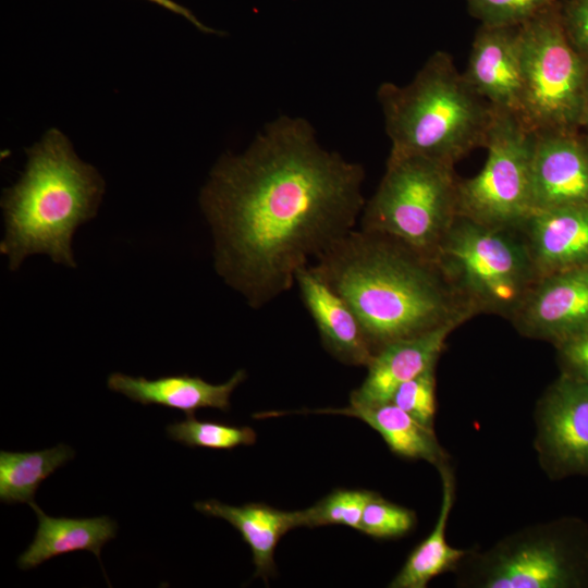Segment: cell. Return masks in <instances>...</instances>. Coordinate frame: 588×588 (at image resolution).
Listing matches in <instances>:
<instances>
[{"mask_svg": "<svg viewBox=\"0 0 588 588\" xmlns=\"http://www.w3.org/2000/svg\"><path fill=\"white\" fill-rule=\"evenodd\" d=\"M359 163L319 146L311 125L281 117L242 155H224L199 196L213 267L253 308L353 231L365 206Z\"/></svg>", "mask_w": 588, "mask_h": 588, "instance_id": "6da1fadb", "label": "cell"}, {"mask_svg": "<svg viewBox=\"0 0 588 588\" xmlns=\"http://www.w3.org/2000/svg\"><path fill=\"white\" fill-rule=\"evenodd\" d=\"M311 265L356 315L373 355L476 316L438 259L383 234L351 231Z\"/></svg>", "mask_w": 588, "mask_h": 588, "instance_id": "7a4b0ae2", "label": "cell"}, {"mask_svg": "<svg viewBox=\"0 0 588 588\" xmlns=\"http://www.w3.org/2000/svg\"><path fill=\"white\" fill-rule=\"evenodd\" d=\"M26 152L24 172L1 197L4 234L0 253L8 257L12 271L35 254L75 268L73 235L96 216L105 182L57 128L49 130Z\"/></svg>", "mask_w": 588, "mask_h": 588, "instance_id": "3957f363", "label": "cell"}, {"mask_svg": "<svg viewBox=\"0 0 588 588\" xmlns=\"http://www.w3.org/2000/svg\"><path fill=\"white\" fill-rule=\"evenodd\" d=\"M390 155L419 156L451 167L485 147L492 107L467 84L444 51L434 52L414 79L378 89Z\"/></svg>", "mask_w": 588, "mask_h": 588, "instance_id": "277c9868", "label": "cell"}, {"mask_svg": "<svg viewBox=\"0 0 588 588\" xmlns=\"http://www.w3.org/2000/svg\"><path fill=\"white\" fill-rule=\"evenodd\" d=\"M460 588H588V523L562 516L469 548L453 573Z\"/></svg>", "mask_w": 588, "mask_h": 588, "instance_id": "5b68a950", "label": "cell"}, {"mask_svg": "<svg viewBox=\"0 0 588 588\" xmlns=\"http://www.w3.org/2000/svg\"><path fill=\"white\" fill-rule=\"evenodd\" d=\"M454 167L419 157L390 155L385 172L360 215V230L390 236L437 259L458 216Z\"/></svg>", "mask_w": 588, "mask_h": 588, "instance_id": "8992f818", "label": "cell"}, {"mask_svg": "<svg viewBox=\"0 0 588 588\" xmlns=\"http://www.w3.org/2000/svg\"><path fill=\"white\" fill-rule=\"evenodd\" d=\"M437 259L476 315L510 320L539 278L519 230L491 228L462 216Z\"/></svg>", "mask_w": 588, "mask_h": 588, "instance_id": "52a82bcc", "label": "cell"}, {"mask_svg": "<svg viewBox=\"0 0 588 588\" xmlns=\"http://www.w3.org/2000/svg\"><path fill=\"white\" fill-rule=\"evenodd\" d=\"M518 117L534 132L579 131L588 63L569 42L559 3L519 26Z\"/></svg>", "mask_w": 588, "mask_h": 588, "instance_id": "ba28073f", "label": "cell"}, {"mask_svg": "<svg viewBox=\"0 0 588 588\" xmlns=\"http://www.w3.org/2000/svg\"><path fill=\"white\" fill-rule=\"evenodd\" d=\"M492 107V106H491ZM536 132L514 112L492 107L482 169L458 182V216L479 224L518 230L534 211Z\"/></svg>", "mask_w": 588, "mask_h": 588, "instance_id": "9c48e42d", "label": "cell"}, {"mask_svg": "<svg viewBox=\"0 0 588 588\" xmlns=\"http://www.w3.org/2000/svg\"><path fill=\"white\" fill-rule=\"evenodd\" d=\"M534 450L553 481L588 478V381L558 376L534 408Z\"/></svg>", "mask_w": 588, "mask_h": 588, "instance_id": "30bf717a", "label": "cell"}, {"mask_svg": "<svg viewBox=\"0 0 588 588\" xmlns=\"http://www.w3.org/2000/svg\"><path fill=\"white\" fill-rule=\"evenodd\" d=\"M515 330L553 346L588 328V265L541 275L510 319Z\"/></svg>", "mask_w": 588, "mask_h": 588, "instance_id": "8fae6325", "label": "cell"}, {"mask_svg": "<svg viewBox=\"0 0 588 588\" xmlns=\"http://www.w3.org/2000/svg\"><path fill=\"white\" fill-rule=\"evenodd\" d=\"M534 210L588 205V136L579 131L536 133Z\"/></svg>", "mask_w": 588, "mask_h": 588, "instance_id": "7c38bea8", "label": "cell"}, {"mask_svg": "<svg viewBox=\"0 0 588 588\" xmlns=\"http://www.w3.org/2000/svg\"><path fill=\"white\" fill-rule=\"evenodd\" d=\"M463 76L490 106L518 115L522 93L519 26L480 25Z\"/></svg>", "mask_w": 588, "mask_h": 588, "instance_id": "4fadbf2b", "label": "cell"}, {"mask_svg": "<svg viewBox=\"0 0 588 588\" xmlns=\"http://www.w3.org/2000/svg\"><path fill=\"white\" fill-rule=\"evenodd\" d=\"M301 298L311 316L323 347L339 362L368 366L373 351L356 315L311 265L295 275Z\"/></svg>", "mask_w": 588, "mask_h": 588, "instance_id": "5bb4252c", "label": "cell"}, {"mask_svg": "<svg viewBox=\"0 0 588 588\" xmlns=\"http://www.w3.org/2000/svg\"><path fill=\"white\" fill-rule=\"evenodd\" d=\"M518 230L539 277L588 265V205L534 210Z\"/></svg>", "mask_w": 588, "mask_h": 588, "instance_id": "9a60e30c", "label": "cell"}, {"mask_svg": "<svg viewBox=\"0 0 588 588\" xmlns=\"http://www.w3.org/2000/svg\"><path fill=\"white\" fill-rule=\"evenodd\" d=\"M458 327L456 323L445 324L380 348L367 366L366 378L352 391L350 404L389 402L400 384L438 365L449 335Z\"/></svg>", "mask_w": 588, "mask_h": 588, "instance_id": "2e32d148", "label": "cell"}, {"mask_svg": "<svg viewBox=\"0 0 588 588\" xmlns=\"http://www.w3.org/2000/svg\"><path fill=\"white\" fill-rule=\"evenodd\" d=\"M245 379L246 372L242 369L221 384H212L187 373L148 380L113 372L108 377V388L143 405H162L194 416L196 411L206 407L228 412L232 392Z\"/></svg>", "mask_w": 588, "mask_h": 588, "instance_id": "e0dca14e", "label": "cell"}, {"mask_svg": "<svg viewBox=\"0 0 588 588\" xmlns=\"http://www.w3.org/2000/svg\"><path fill=\"white\" fill-rule=\"evenodd\" d=\"M194 506L205 515L226 520L238 530L252 550L255 576L265 581L275 573L274 551L280 539L291 529L304 526L303 510L280 511L265 503L233 506L213 499L196 502Z\"/></svg>", "mask_w": 588, "mask_h": 588, "instance_id": "ac0fdd59", "label": "cell"}, {"mask_svg": "<svg viewBox=\"0 0 588 588\" xmlns=\"http://www.w3.org/2000/svg\"><path fill=\"white\" fill-rule=\"evenodd\" d=\"M314 413L341 414L360 419L376 430L390 451L406 460L425 461L437 469L452 463V456L440 443L434 428L419 422L405 411L384 402L369 405L350 404Z\"/></svg>", "mask_w": 588, "mask_h": 588, "instance_id": "d6986e66", "label": "cell"}, {"mask_svg": "<svg viewBox=\"0 0 588 588\" xmlns=\"http://www.w3.org/2000/svg\"><path fill=\"white\" fill-rule=\"evenodd\" d=\"M437 470L442 490L438 518L429 535L413 549L390 581V588H426L433 578L453 574L468 551L449 544L446 539L448 523L456 500V477L452 463Z\"/></svg>", "mask_w": 588, "mask_h": 588, "instance_id": "ffe728a7", "label": "cell"}, {"mask_svg": "<svg viewBox=\"0 0 588 588\" xmlns=\"http://www.w3.org/2000/svg\"><path fill=\"white\" fill-rule=\"evenodd\" d=\"M38 518L33 542L19 556L17 566L30 569L54 556L87 550L100 560L105 543L117 534V523L108 516L89 518L50 517L33 501L29 503Z\"/></svg>", "mask_w": 588, "mask_h": 588, "instance_id": "44dd1931", "label": "cell"}, {"mask_svg": "<svg viewBox=\"0 0 588 588\" xmlns=\"http://www.w3.org/2000/svg\"><path fill=\"white\" fill-rule=\"evenodd\" d=\"M65 444L36 452H0V500L5 504L32 503L39 485L74 457Z\"/></svg>", "mask_w": 588, "mask_h": 588, "instance_id": "7402d4cb", "label": "cell"}, {"mask_svg": "<svg viewBox=\"0 0 588 588\" xmlns=\"http://www.w3.org/2000/svg\"><path fill=\"white\" fill-rule=\"evenodd\" d=\"M170 439L191 448L231 450L241 445H253L256 432L247 426H232L215 421H200L194 416L171 424L166 428Z\"/></svg>", "mask_w": 588, "mask_h": 588, "instance_id": "603a6c76", "label": "cell"}, {"mask_svg": "<svg viewBox=\"0 0 588 588\" xmlns=\"http://www.w3.org/2000/svg\"><path fill=\"white\" fill-rule=\"evenodd\" d=\"M378 494L365 489H336L303 510L304 526L343 525L358 530L366 505Z\"/></svg>", "mask_w": 588, "mask_h": 588, "instance_id": "cb8c5ba5", "label": "cell"}, {"mask_svg": "<svg viewBox=\"0 0 588 588\" xmlns=\"http://www.w3.org/2000/svg\"><path fill=\"white\" fill-rule=\"evenodd\" d=\"M416 523L415 511L378 494L366 505L358 531L376 539H396L412 531Z\"/></svg>", "mask_w": 588, "mask_h": 588, "instance_id": "d4e9b609", "label": "cell"}, {"mask_svg": "<svg viewBox=\"0 0 588 588\" xmlns=\"http://www.w3.org/2000/svg\"><path fill=\"white\" fill-rule=\"evenodd\" d=\"M427 427L434 428L437 415V365L400 384L390 400Z\"/></svg>", "mask_w": 588, "mask_h": 588, "instance_id": "484cf974", "label": "cell"}, {"mask_svg": "<svg viewBox=\"0 0 588 588\" xmlns=\"http://www.w3.org/2000/svg\"><path fill=\"white\" fill-rule=\"evenodd\" d=\"M561 0H466L468 12L488 26H520Z\"/></svg>", "mask_w": 588, "mask_h": 588, "instance_id": "4316f807", "label": "cell"}, {"mask_svg": "<svg viewBox=\"0 0 588 588\" xmlns=\"http://www.w3.org/2000/svg\"><path fill=\"white\" fill-rule=\"evenodd\" d=\"M554 348L560 375L588 381V328Z\"/></svg>", "mask_w": 588, "mask_h": 588, "instance_id": "83f0119b", "label": "cell"}, {"mask_svg": "<svg viewBox=\"0 0 588 588\" xmlns=\"http://www.w3.org/2000/svg\"><path fill=\"white\" fill-rule=\"evenodd\" d=\"M559 13L569 42L588 63V0H561Z\"/></svg>", "mask_w": 588, "mask_h": 588, "instance_id": "f1b7e54d", "label": "cell"}, {"mask_svg": "<svg viewBox=\"0 0 588 588\" xmlns=\"http://www.w3.org/2000/svg\"><path fill=\"white\" fill-rule=\"evenodd\" d=\"M151 1L167 10L172 11L175 14H179L183 17H185L187 21H189L193 25H195L199 30L204 33H210L216 34L217 30L204 25L188 9L181 5L180 3L173 1V0H148Z\"/></svg>", "mask_w": 588, "mask_h": 588, "instance_id": "f546056e", "label": "cell"}, {"mask_svg": "<svg viewBox=\"0 0 588 588\" xmlns=\"http://www.w3.org/2000/svg\"><path fill=\"white\" fill-rule=\"evenodd\" d=\"M580 128L585 130V135L588 136V79L586 84L581 114H580Z\"/></svg>", "mask_w": 588, "mask_h": 588, "instance_id": "4dcf8cb0", "label": "cell"}]
</instances>
